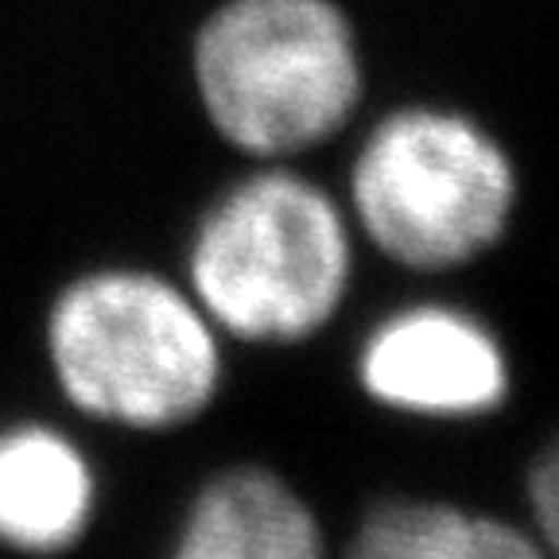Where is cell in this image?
Here are the masks:
<instances>
[{"label":"cell","instance_id":"6da1fadb","mask_svg":"<svg viewBox=\"0 0 559 559\" xmlns=\"http://www.w3.org/2000/svg\"><path fill=\"white\" fill-rule=\"evenodd\" d=\"M229 342L179 272L97 261L55 284L39 314L51 393L86 428L164 439L218 408Z\"/></svg>","mask_w":559,"mask_h":559},{"label":"cell","instance_id":"7a4b0ae2","mask_svg":"<svg viewBox=\"0 0 559 559\" xmlns=\"http://www.w3.org/2000/svg\"><path fill=\"white\" fill-rule=\"evenodd\" d=\"M358 253L338 191L299 164H249L194 210L175 272L229 346L296 349L338 323Z\"/></svg>","mask_w":559,"mask_h":559},{"label":"cell","instance_id":"3957f363","mask_svg":"<svg viewBox=\"0 0 559 559\" xmlns=\"http://www.w3.org/2000/svg\"><path fill=\"white\" fill-rule=\"evenodd\" d=\"M187 79L202 121L245 164H299L354 124L366 59L338 0H218Z\"/></svg>","mask_w":559,"mask_h":559},{"label":"cell","instance_id":"277c9868","mask_svg":"<svg viewBox=\"0 0 559 559\" xmlns=\"http://www.w3.org/2000/svg\"><path fill=\"white\" fill-rule=\"evenodd\" d=\"M521 167L478 117L412 102L381 114L349 156L342 206L361 249L412 276L498 253L521 214Z\"/></svg>","mask_w":559,"mask_h":559},{"label":"cell","instance_id":"5b68a950","mask_svg":"<svg viewBox=\"0 0 559 559\" xmlns=\"http://www.w3.org/2000/svg\"><path fill=\"white\" fill-rule=\"evenodd\" d=\"M513 358L493 323L451 299H408L366 326L354 384L373 408L416 424H481L513 396Z\"/></svg>","mask_w":559,"mask_h":559},{"label":"cell","instance_id":"8992f818","mask_svg":"<svg viewBox=\"0 0 559 559\" xmlns=\"http://www.w3.org/2000/svg\"><path fill=\"white\" fill-rule=\"evenodd\" d=\"M105 474L79 431L47 416L0 424V556L70 559L97 533Z\"/></svg>","mask_w":559,"mask_h":559},{"label":"cell","instance_id":"52a82bcc","mask_svg":"<svg viewBox=\"0 0 559 559\" xmlns=\"http://www.w3.org/2000/svg\"><path fill=\"white\" fill-rule=\"evenodd\" d=\"M164 559H338L323 513L272 463L237 459L194 481Z\"/></svg>","mask_w":559,"mask_h":559},{"label":"cell","instance_id":"ba28073f","mask_svg":"<svg viewBox=\"0 0 559 559\" xmlns=\"http://www.w3.org/2000/svg\"><path fill=\"white\" fill-rule=\"evenodd\" d=\"M338 559H548L524 521L431 493H389L361 509Z\"/></svg>","mask_w":559,"mask_h":559},{"label":"cell","instance_id":"9c48e42d","mask_svg":"<svg viewBox=\"0 0 559 559\" xmlns=\"http://www.w3.org/2000/svg\"><path fill=\"white\" fill-rule=\"evenodd\" d=\"M524 528L544 556L559 559V431L524 466Z\"/></svg>","mask_w":559,"mask_h":559}]
</instances>
